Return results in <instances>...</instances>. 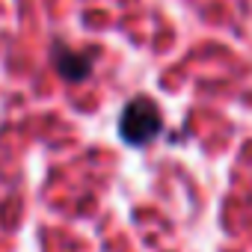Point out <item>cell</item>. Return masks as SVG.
<instances>
[{
    "instance_id": "1",
    "label": "cell",
    "mask_w": 252,
    "mask_h": 252,
    "mask_svg": "<svg viewBox=\"0 0 252 252\" xmlns=\"http://www.w3.org/2000/svg\"><path fill=\"white\" fill-rule=\"evenodd\" d=\"M160 131H163V116L152 98L137 95L125 104V110L119 116V137L128 146H137V149L149 146Z\"/></svg>"
},
{
    "instance_id": "2",
    "label": "cell",
    "mask_w": 252,
    "mask_h": 252,
    "mask_svg": "<svg viewBox=\"0 0 252 252\" xmlns=\"http://www.w3.org/2000/svg\"><path fill=\"white\" fill-rule=\"evenodd\" d=\"M51 63L60 71V77L68 80V83H80L92 74V60L86 57V51H74L63 39L51 42Z\"/></svg>"
}]
</instances>
